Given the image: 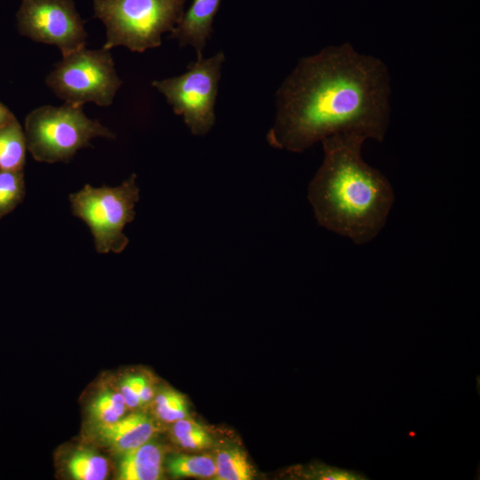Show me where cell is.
Listing matches in <instances>:
<instances>
[{
    "instance_id": "2",
    "label": "cell",
    "mask_w": 480,
    "mask_h": 480,
    "mask_svg": "<svg viewBox=\"0 0 480 480\" xmlns=\"http://www.w3.org/2000/svg\"><path fill=\"white\" fill-rule=\"evenodd\" d=\"M364 140L354 133L323 140L324 160L308 193L318 224L357 245L378 236L395 201L388 179L363 159Z\"/></svg>"
},
{
    "instance_id": "3",
    "label": "cell",
    "mask_w": 480,
    "mask_h": 480,
    "mask_svg": "<svg viewBox=\"0 0 480 480\" xmlns=\"http://www.w3.org/2000/svg\"><path fill=\"white\" fill-rule=\"evenodd\" d=\"M188 0H94V16L106 27L102 48L124 46L143 52L159 47L162 36L172 32Z\"/></svg>"
},
{
    "instance_id": "6",
    "label": "cell",
    "mask_w": 480,
    "mask_h": 480,
    "mask_svg": "<svg viewBox=\"0 0 480 480\" xmlns=\"http://www.w3.org/2000/svg\"><path fill=\"white\" fill-rule=\"evenodd\" d=\"M225 59L220 51L209 58L196 59L180 76L152 82L193 135H205L215 124V104Z\"/></svg>"
},
{
    "instance_id": "21",
    "label": "cell",
    "mask_w": 480,
    "mask_h": 480,
    "mask_svg": "<svg viewBox=\"0 0 480 480\" xmlns=\"http://www.w3.org/2000/svg\"><path fill=\"white\" fill-rule=\"evenodd\" d=\"M153 394H154V391L151 387V384L149 383L148 380H146L142 386L140 395V404H143L150 401L151 398L153 397Z\"/></svg>"
},
{
    "instance_id": "4",
    "label": "cell",
    "mask_w": 480,
    "mask_h": 480,
    "mask_svg": "<svg viewBox=\"0 0 480 480\" xmlns=\"http://www.w3.org/2000/svg\"><path fill=\"white\" fill-rule=\"evenodd\" d=\"M24 134L27 149L34 159L50 164L68 161L95 138H115L112 131L89 118L82 106L66 102L60 107L45 105L30 111L25 119Z\"/></svg>"
},
{
    "instance_id": "15",
    "label": "cell",
    "mask_w": 480,
    "mask_h": 480,
    "mask_svg": "<svg viewBox=\"0 0 480 480\" xmlns=\"http://www.w3.org/2000/svg\"><path fill=\"white\" fill-rule=\"evenodd\" d=\"M126 407L127 405L120 392L105 388L92 401L89 412L98 426H103L121 419L126 411Z\"/></svg>"
},
{
    "instance_id": "13",
    "label": "cell",
    "mask_w": 480,
    "mask_h": 480,
    "mask_svg": "<svg viewBox=\"0 0 480 480\" xmlns=\"http://www.w3.org/2000/svg\"><path fill=\"white\" fill-rule=\"evenodd\" d=\"M214 461L217 479L250 480L253 478V468L240 448L230 447L220 451Z\"/></svg>"
},
{
    "instance_id": "11",
    "label": "cell",
    "mask_w": 480,
    "mask_h": 480,
    "mask_svg": "<svg viewBox=\"0 0 480 480\" xmlns=\"http://www.w3.org/2000/svg\"><path fill=\"white\" fill-rule=\"evenodd\" d=\"M163 451L148 443L123 452L118 465L120 480H156L161 478Z\"/></svg>"
},
{
    "instance_id": "5",
    "label": "cell",
    "mask_w": 480,
    "mask_h": 480,
    "mask_svg": "<svg viewBox=\"0 0 480 480\" xmlns=\"http://www.w3.org/2000/svg\"><path fill=\"white\" fill-rule=\"evenodd\" d=\"M135 173L116 187L86 184L69 195L73 214L83 220L93 236L98 253H120L129 243L124 227L134 220L140 199Z\"/></svg>"
},
{
    "instance_id": "16",
    "label": "cell",
    "mask_w": 480,
    "mask_h": 480,
    "mask_svg": "<svg viewBox=\"0 0 480 480\" xmlns=\"http://www.w3.org/2000/svg\"><path fill=\"white\" fill-rule=\"evenodd\" d=\"M167 468L173 477H213L216 475L214 459L208 455L176 454L167 460Z\"/></svg>"
},
{
    "instance_id": "18",
    "label": "cell",
    "mask_w": 480,
    "mask_h": 480,
    "mask_svg": "<svg viewBox=\"0 0 480 480\" xmlns=\"http://www.w3.org/2000/svg\"><path fill=\"white\" fill-rule=\"evenodd\" d=\"M172 435L180 446L189 450H201L212 443L209 433L199 423L186 418L174 421Z\"/></svg>"
},
{
    "instance_id": "17",
    "label": "cell",
    "mask_w": 480,
    "mask_h": 480,
    "mask_svg": "<svg viewBox=\"0 0 480 480\" xmlns=\"http://www.w3.org/2000/svg\"><path fill=\"white\" fill-rule=\"evenodd\" d=\"M24 196L23 171H0V219L15 209Z\"/></svg>"
},
{
    "instance_id": "9",
    "label": "cell",
    "mask_w": 480,
    "mask_h": 480,
    "mask_svg": "<svg viewBox=\"0 0 480 480\" xmlns=\"http://www.w3.org/2000/svg\"><path fill=\"white\" fill-rule=\"evenodd\" d=\"M221 1L193 0L171 32L170 38L175 39L180 47L191 46L196 52V59L203 58Z\"/></svg>"
},
{
    "instance_id": "10",
    "label": "cell",
    "mask_w": 480,
    "mask_h": 480,
    "mask_svg": "<svg viewBox=\"0 0 480 480\" xmlns=\"http://www.w3.org/2000/svg\"><path fill=\"white\" fill-rule=\"evenodd\" d=\"M154 432L152 420L142 413H132L111 424L98 427L100 439L121 452L146 444Z\"/></svg>"
},
{
    "instance_id": "12",
    "label": "cell",
    "mask_w": 480,
    "mask_h": 480,
    "mask_svg": "<svg viewBox=\"0 0 480 480\" xmlns=\"http://www.w3.org/2000/svg\"><path fill=\"white\" fill-rule=\"evenodd\" d=\"M26 151L24 130L14 116L0 128V171H23Z\"/></svg>"
},
{
    "instance_id": "8",
    "label": "cell",
    "mask_w": 480,
    "mask_h": 480,
    "mask_svg": "<svg viewBox=\"0 0 480 480\" xmlns=\"http://www.w3.org/2000/svg\"><path fill=\"white\" fill-rule=\"evenodd\" d=\"M16 20L20 34L54 45L62 55L85 47L84 22L73 0H22Z\"/></svg>"
},
{
    "instance_id": "19",
    "label": "cell",
    "mask_w": 480,
    "mask_h": 480,
    "mask_svg": "<svg viewBox=\"0 0 480 480\" xmlns=\"http://www.w3.org/2000/svg\"><path fill=\"white\" fill-rule=\"evenodd\" d=\"M156 412L162 420L167 422L184 419L188 415L185 398L176 391H164L156 396Z\"/></svg>"
},
{
    "instance_id": "7",
    "label": "cell",
    "mask_w": 480,
    "mask_h": 480,
    "mask_svg": "<svg viewBox=\"0 0 480 480\" xmlns=\"http://www.w3.org/2000/svg\"><path fill=\"white\" fill-rule=\"evenodd\" d=\"M45 83L66 103L83 106L92 102L106 107L112 104L123 82L109 50L84 47L62 55Z\"/></svg>"
},
{
    "instance_id": "20",
    "label": "cell",
    "mask_w": 480,
    "mask_h": 480,
    "mask_svg": "<svg viewBox=\"0 0 480 480\" xmlns=\"http://www.w3.org/2000/svg\"><path fill=\"white\" fill-rule=\"evenodd\" d=\"M147 379L140 375H129L120 383V393L127 407L134 408L140 405V395Z\"/></svg>"
},
{
    "instance_id": "14",
    "label": "cell",
    "mask_w": 480,
    "mask_h": 480,
    "mask_svg": "<svg viewBox=\"0 0 480 480\" xmlns=\"http://www.w3.org/2000/svg\"><path fill=\"white\" fill-rule=\"evenodd\" d=\"M69 475L76 480H103L108 475V461L88 450L75 452L68 460Z\"/></svg>"
},
{
    "instance_id": "1",
    "label": "cell",
    "mask_w": 480,
    "mask_h": 480,
    "mask_svg": "<svg viewBox=\"0 0 480 480\" xmlns=\"http://www.w3.org/2000/svg\"><path fill=\"white\" fill-rule=\"evenodd\" d=\"M390 77L385 63L350 43L299 60L276 92L268 143L300 153L336 134L382 141L389 124Z\"/></svg>"
},
{
    "instance_id": "22",
    "label": "cell",
    "mask_w": 480,
    "mask_h": 480,
    "mask_svg": "<svg viewBox=\"0 0 480 480\" xmlns=\"http://www.w3.org/2000/svg\"><path fill=\"white\" fill-rule=\"evenodd\" d=\"M12 117H14V115L11 112V110L0 102V128L9 122Z\"/></svg>"
}]
</instances>
